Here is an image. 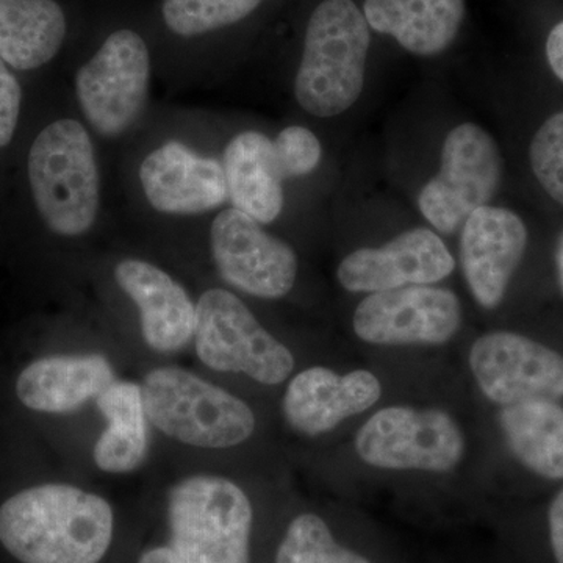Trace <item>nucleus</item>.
I'll use <instances>...</instances> for the list:
<instances>
[{"label":"nucleus","mask_w":563,"mask_h":563,"mask_svg":"<svg viewBox=\"0 0 563 563\" xmlns=\"http://www.w3.org/2000/svg\"><path fill=\"white\" fill-rule=\"evenodd\" d=\"M113 528L107 499L68 484L25 488L0 506V543L22 563H99Z\"/></svg>","instance_id":"f257e3e1"},{"label":"nucleus","mask_w":563,"mask_h":563,"mask_svg":"<svg viewBox=\"0 0 563 563\" xmlns=\"http://www.w3.org/2000/svg\"><path fill=\"white\" fill-rule=\"evenodd\" d=\"M27 180L36 213L52 233L76 239L95 228L101 211V173L95 143L81 122L63 118L35 136Z\"/></svg>","instance_id":"f03ea898"},{"label":"nucleus","mask_w":563,"mask_h":563,"mask_svg":"<svg viewBox=\"0 0 563 563\" xmlns=\"http://www.w3.org/2000/svg\"><path fill=\"white\" fill-rule=\"evenodd\" d=\"M368 22L352 0H324L307 24L296 101L318 118L351 109L365 84Z\"/></svg>","instance_id":"7ed1b4c3"},{"label":"nucleus","mask_w":563,"mask_h":563,"mask_svg":"<svg viewBox=\"0 0 563 563\" xmlns=\"http://www.w3.org/2000/svg\"><path fill=\"white\" fill-rule=\"evenodd\" d=\"M141 393L147 420L177 442L225 450L247 442L255 431V415L243 399L187 369H152Z\"/></svg>","instance_id":"20e7f679"},{"label":"nucleus","mask_w":563,"mask_h":563,"mask_svg":"<svg viewBox=\"0 0 563 563\" xmlns=\"http://www.w3.org/2000/svg\"><path fill=\"white\" fill-rule=\"evenodd\" d=\"M254 509L231 479L185 477L168 495L169 548L181 563H251Z\"/></svg>","instance_id":"39448f33"},{"label":"nucleus","mask_w":563,"mask_h":563,"mask_svg":"<svg viewBox=\"0 0 563 563\" xmlns=\"http://www.w3.org/2000/svg\"><path fill=\"white\" fill-rule=\"evenodd\" d=\"M192 340L198 357L213 372L242 373L258 384L279 385L295 369L291 351L224 288H210L199 298Z\"/></svg>","instance_id":"423d86ee"},{"label":"nucleus","mask_w":563,"mask_h":563,"mask_svg":"<svg viewBox=\"0 0 563 563\" xmlns=\"http://www.w3.org/2000/svg\"><path fill=\"white\" fill-rule=\"evenodd\" d=\"M354 450L372 468L450 473L465 457L466 440L459 422L444 410L390 406L363 422Z\"/></svg>","instance_id":"0eeeda50"},{"label":"nucleus","mask_w":563,"mask_h":563,"mask_svg":"<svg viewBox=\"0 0 563 563\" xmlns=\"http://www.w3.org/2000/svg\"><path fill=\"white\" fill-rule=\"evenodd\" d=\"M151 54L139 33L122 29L76 74V96L85 121L103 139L125 135L146 109Z\"/></svg>","instance_id":"6e6552de"},{"label":"nucleus","mask_w":563,"mask_h":563,"mask_svg":"<svg viewBox=\"0 0 563 563\" xmlns=\"http://www.w3.org/2000/svg\"><path fill=\"white\" fill-rule=\"evenodd\" d=\"M501 179L498 144L483 128L465 122L448 133L440 172L422 187L418 207L429 224L451 235L473 211L490 206Z\"/></svg>","instance_id":"1a4fd4ad"},{"label":"nucleus","mask_w":563,"mask_h":563,"mask_svg":"<svg viewBox=\"0 0 563 563\" xmlns=\"http://www.w3.org/2000/svg\"><path fill=\"white\" fill-rule=\"evenodd\" d=\"M462 303L455 292L433 285H410L369 292L352 317L362 342L374 346H439L461 331Z\"/></svg>","instance_id":"9d476101"},{"label":"nucleus","mask_w":563,"mask_h":563,"mask_svg":"<svg viewBox=\"0 0 563 563\" xmlns=\"http://www.w3.org/2000/svg\"><path fill=\"white\" fill-rule=\"evenodd\" d=\"M210 251L221 279L261 299H280L298 277V255L243 211L225 209L210 225Z\"/></svg>","instance_id":"9b49d317"},{"label":"nucleus","mask_w":563,"mask_h":563,"mask_svg":"<svg viewBox=\"0 0 563 563\" xmlns=\"http://www.w3.org/2000/svg\"><path fill=\"white\" fill-rule=\"evenodd\" d=\"M468 365L485 398L498 406L563 398V355L521 333H484L470 347Z\"/></svg>","instance_id":"f8f14e48"},{"label":"nucleus","mask_w":563,"mask_h":563,"mask_svg":"<svg viewBox=\"0 0 563 563\" xmlns=\"http://www.w3.org/2000/svg\"><path fill=\"white\" fill-rule=\"evenodd\" d=\"M455 261L439 233L415 228L380 247H361L343 258L336 279L346 291L377 292L433 285L446 279Z\"/></svg>","instance_id":"ddd939ff"},{"label":"nucleus","mask_w":563,"mask_h":563,"mask_svg":"<svg viewBox=\"0 0 563 563\" xmlns=\"http://www.w3.org/2000/svg\"><path fill=\"white\" fill-rule=\"evenodd\" d=\"M139 179L152 209L169 217H198L229 201L222 162L177 140L143 158Z\"/></svg>","instance_id":"4468645a"},{"label":"nucleus","mask_w":563,"mask_h":563,"mask_svg":"<svg viewBox=\"0 0 563 563\" xmlns=\"http://www.w3.org/2000/svg\"><path fill=\"white\" fill-rule=\"evenodd\" d=\"M528 247V229L515 211L484 206L463 222L461 263L474 301L493 310L503 302Z\"/></svg>","instance_id":"2eb2a0df"},{"label":"nucleus","mask_w":563,"mask_h":563,"mask_svg":"<svg viewBox=\"0 0 563 563\" xmlns=\"http://www.w3.org/2000/svg\"><path fill=\"white\" fill-rule=\"evenodd\" d=\"M383 391L379 377L369 369L339 374L325 366H310L288 384L282 410L292 431L318 437L372 409Z\"/></svg>","instance_id":"dca6fc26"},{"label":"nucleus","mask_w":563,"mask_h":563,"mask_svg":"<svg viewBox=\"0 0 563 563\" xmlns=\"http://www.w3.org/2000/svg\"><path fill=\"white\" fill-rule=\"evenodd\" d=\"M114 280L140 312L141 335L152 351L174 354L195 336L196 303L172 274L141 258L114 266Z\"/></svg>","instance_id":"f3484780"},{"label":"nucleus","mask_w":563,"mask_h":563,"mask_svg":"<svg viewBox=\"0 0 563 563\" xmlns=\"http://www.w3.org/2000/svg\"><path fill=\"white\" fill-rule=\"evenodd\" d=\"M113 366L101 354H60L38 358L22 369L18 399L41 413L69 415L114 383Z\"/></svg>","instance_id":"a211bd4d"},{"label":"nucleus","mask_w":563,"mask_h":563,"mask_svg":"<svg viewBox=\"0 0 563 563\" xmlns=\"http://www.w3.org/2000/svg\"><path fill=\"white\" fill-rule=\"evenodd\" d=\"M229 202L261 224H272L284 210V179L265 133H236L222 155Z\"/></svg>","instance_id":"6ab92c4d"},{"label":"nucleus","mask_w":563,"mask_h":563,"mask_svg":"<svg viewBox=\"0 0 563 563\" xmlns=\"http://www.w3.org/2000/svg\"><path fill=\"white\" fill-rule=\"evenodd\" d=\"M365 20L417 55L440 54L461 29L463 0H366Z\"/></svg>","instance_id":"aec40b11"},{"label":"nucleus","mask_w":563,"mask_h":563,"mask_svg":"<svg viewBox=\"0 0 563 563\" xmlns=\"http://www.w3.org/2000/svg\"><path fill=\"white\" fill-rule=\"evenodd\" d=\"M107 420L96 440L92 457L99 470L111 474L132 473L147 459L150 432L141 385L114 380L96 398Z\"/></svg>","instance_id":"412c9836"},{"label":"nucleus","mask_w":563,"mask_h":563,"mask_svg":"<svg viewBox=\"0 0 563 563\" xmlns=\"http://www.w3.org/2000/svg\"><path fill=\"white\" fill-rule=\"evenodd\" d=\"M65 38V13L55 0H0V58L9 68L47 65Z\"/></svg>","instance_id":"4be33fe9"},{"label":"nucleus","mask_w":563,"mask_h":563,"mask_svg":"<svg viewBox=\"0 0 563 563\" xmlns=\"http://www.w3.org/2000/svg\"><path fill=\"white\" fill-rule=\"evenodd\" d=\"M499 426L515 459L537 476L563 481V407L529 401L503 407Z\"/></svg>","instance_id":"5701e85b"},{"label":"nucleus","mask_w":563,"mask_h":563,"mask_svg":"<svg viewBox=\"0 0 563 563\" xmlns=\"http://www.w3.org/2000/svg\"><path fill=\"white\" fill-rule=\"evenodd\" d=\"M276 563H376L344 547L333 536L331 526L317 514H301L288 525L277 547Z\"/></svg>","instance_id":"b1692460"},{"label":"nucleus","mask_w":563,"mask_h":563,"mask_svg":"<svg viewBox=\"0 0 563 563\" xmlns=\"http://www.w3.org/2000/svg\"><path fill=\"white\" fill-rule=\"evenodd\" d=\"M263 0H163L166 27L181 38L206 35L243 21Z\"/></svg>","instance_id":"393cba45"},{"label":"nucleus","mask_w":563,"mask_h":563,"mask_svg":"<svg viewBox=\"0 0 563 563\" xmlns=\"http://www.w3.org/2000/svg\"><path fill=\"white\" fill-rule=\"evenodd\" d=\"M529 158L543 190L563 206V111L553 114L537 131Z\"/></svg>","instance_id":"a878e982"},{"label":"nucleus","mask_w":563,"mask_h":563,"mask_svg":"<svg viewBox=\"0 0 563 563\" xmlns=\"http://www.w3.org/2000/svg\"><path fill=\"white\" fill-rule=\"evenodd\" d=\"M274 158L282 179L306 177L320 166L322 146L318 136L301 125H290L273 141Z\"/></svg>","instance_id":"bb28decb"},{"label":"nucleus","mask_w":563,"mask_h":563,"mask_svg":"<svg viewBox=\"0 0 563 563\" xmlns=\"http://www.w3.org/2000/svg\"><path fill=\"white\" fill-rule=\"evenodd\" d=\"M22 88L18 77L0 58V150L9 146L20 124Z\"/></svg>","instance_id":"cd10ccee"},{"label":"nucleus","mask_w":563,"mask_h":563,"mask_svg":"<svg viewBox=\"0 0 563 563\" xmlns=\"http://www.w3.org/2000/svg\"><path fill=\"white\" fill-rule=\"evenodd\" d=\"M548 533L555 563H563V488L548 509Z\"/></svg>","instance_id":"c85d7f7f"},{"label":"nucleus","mask_w":563,"mask_h":563,"mask_svg":"<svg viewBox=\"0 0 563 563\" xmlns=\"http://www.w3.org/2000/svg\"><path fill=\"white\" fill-rule=\"evenodd\" d=\"M547 58L555 77L563 81V21L548 36Z\"/></svg>","instance_id":"c756f323"},{"label":"nucleus","mask_w":563,"mask_h":563,"mask_svg":"<svg viewBox=\"0 0 563 563\" xmlns=\"http://www.w3.org/2000/svg\"><path fill=\"white\" fill-rule=\"evenodd\" d=\"M139 563H181L169 547H158L147 550L141 555Z\"/></svg>","instance_id":"7c9ffc66"},{"label":"nucleus","mask_w":563,"mask_h":563,"mask_svg":"<svg viewBox=\"0 0 563 563\" xmlns=\"http://www.w3.org/2000/svg\"><path fill=\"white\" fill-rule=\"evenodd\" d=\"M555 268H558L559 284L563 291V231L558 239V246H555Z\"/></svg>","instance_id":"2f4dec72"}]
</instances>
